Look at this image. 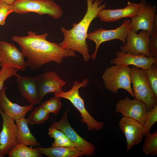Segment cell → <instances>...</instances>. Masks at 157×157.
Segmentation results:
<instances>
[{
  "label": "cell",
  "mask_w": 157,
  "mask_h": 157,
  "mask_svg": "<svg viewBox=\"0 0 157 157\" xmlns=\"http://www.w3.org/2000/svg\"><path fill=\"white\" fill-rule=\"evenodd\" d=\"M27 34V36L14 35L12 39L19 45L24 56L28 58L27 66L32 70H37L42 65L51 62L60 64L65 58L77 56L74 51L47 40V33L38 35L36 32L28 31Z\"/></svg>",
  "instance_id": "1"
},
{
  "label": "cell",
  "mask_w": 157,
  "mask_h": 157,
  "mask_svg": "<svg viewBox=\"0 0 157 157\" xmlns=\"http://www.w3.org/2000/svg\"><path fill=\"white\" fill-rule=\"evenodd\" d=\"M87 10L82 20L78 23H74L72 28L67 30L63 27L61 30L64 38L59 44L61 47L76 51L80 53L85 61L91 58L86 41L88 30L92 21L98 17L100 11L106 7V4L101 5L102 0H86Z\"/></svg>",
  "instance_id": "2"
},
{
  "label": "cell",
  "mask_w": 157,
  "mask_h": 157,
  "mask_svg": "<svg viewBox=\"0 0 157 157\" xmlns=\"http://www.w3.org/2000/svg\"><path fill=\"white\" fill-rule=\"evenodd\" d=\"M89 81V80L87 78H84L81 82L76 81L69 91L54 94L60 98H65L70 101L80 113L82 118L81 122L86 124L89 131H93L95 130L99 131L103 128L104 123L97 121L90 115L85 108L84 100L79 92V89L81 87H86Z\"/></svg>",
  "instance_id": "3"
},
{
  "label": "cell",
  "mask_w": 157,
  "mask_h": 157,
  "mask_svg": "<svg viewBox=\"0 0 157 157\" xmlns=\"http://www.w3.org/2000/svg\"><path fill=\"white\" fill-rule=\"evenodd\" d=\"M131 70L128 66L125 65H115L106 68L102 76L105 88L115 94L119 89H123L134 97L131 85Z\"/></svg>",
  "instance_id": "4"
},
{
  "label": "cell",
  "mask_w": 157,
  "mask_h": 157,
  "mask_svg": "<svg viewBox=\"0 0 157 157\" xmlns=\"http://www.w3.org/2000/svg\"><path fill=\"white\" fill-rule=\"evenodd\" d=\"M12 6L14 12L19 14L31 12L58 19L63 14L61 7L53 0H17Z\"/></svg>",
  "instance_id": "5"
},
{
  "label": "cell",
  "mask_w": 157,
  "mask_h": 157,
  "mask_svg": "<svg viewBox=\"0 0 157 157\" xmlns=\"http://www.w3.org/2000/svg\"><path fill=\"white\" fill-rule=\"evenodd\" d=\"M130 74L134 97L145 104L147 112L151 110L157 106V98L150 86L145 70L132 65Z\"/></svg>",
  "instance_id": "6"
},
{
  "label": "cell",
  "mask_w": 157,
  "mask_h": 157,
  "mask_svg": "<svg viewBox=\"0 0 157 157\" xmlns=\"http://www.w3.org/2000/svg\"><path fill=\"white\" fill-rule=\"evenodd\" d=\"M131 20L126 19L120 26L111 30H105L102 28L95 30L94 32L88 33L87 38L94 42L95 49L93 53L90 55L92 60L95 59L99 47L103 42L113 40H119L123 45L126 43V38L129 29Z\"/></svg>",
  "instance_id": "7"
},
{
  "label": "cell",
  "mask_w": 157,
  "mask_h": 157,
  "mask_svg": "<svg viewBox=\"0 0 157 157\" xmlns=\"http://www.w3.org/2000/svg\"><path fill=\"white\" fill-rule=\"evenodd\" d=\"M69 110L67 109L65 111L59 121H53L51 126L62 131L84 155L93 156L95 152V146L82 138L71 126L67 118Z\"/></svg>",
  "instance_id": "8"
},
{
  "label": "cell",
  "mask_w": 157,
  "mask_h": 157,
  "mask_svg": "<svg viewBox=\"0 0 157 157\" xmlns=\"http://www.w3.org/2000/svg\"><path fill=\"white\" fill-rule=\"evenodd\" d=\"M115 112L120 113L123 117L135 119L143 126L147 110L146 105L143 101L135 98L132 100L126 97L117 102Z\"/></svg>",
  "instance_id": "9"
},
{
  "label": "cell",
  "mask_w": 157,
  "mask_h": 157,
  "mask_svg": "<svg viewBox=\"0 0 157 157\" xmlns=\"http://www.w3.org/2000/svg\"><path fill=\"white\" fill-rule=\"evenodd\" d=\"M138 14L131 18L129 29L136 33L142 30L148 32L150 35L152 30L155 19L157 15L156 7L147 3L145 0H141Z\"/></svg>",
  "instance_id": "10"
},
{
  "label": "cell",
  "mask_w": 157,
  "mask_h": 157,
  "mask_svg": "<svg viewBox=\"0 0 157 157\" xmlns=\"http://www.w3.org/2000/svg\"><path fill=\"white\" fill-rule=\"evenodd\" d=\"M0 114L3 119L0 132V156L3 157L18 144L17 127L14 120L4 113L0 106Z\"/></svg>",
  "instance_id": "11"
},
{
  "label": "cell",
  "mask_w": 157,
  "mask_h": 157,
  "mask_svg": "<svg viewBox=\"0 0 157 157\" xmlns=\"http://www.w3.org/2000/svg\"><path fill=\"white\" fill-rule=\"evenodd\" d=\"M24 57L14 45L0 41V65L2 68H14L24 71L26 69Z\"/></svg>",
  "instance_id": "12"
},
{
  "label": "cell",
  "mask_w": 157,
  "mask_h": 157,
  "mask_svg": "<svg viewBox=\"0 0 157 157\" xmlns=\"http://www.w3.org/2000/svg\"><path fill=\"white\" fill-rule=\"evenodd\" d=\"M150 35L146 31L142 30L137 34L129 29L125 45L121 46V51L126 53L129 52L134 55L142 54L151 57L148 48Z\"/></svg>",
  "instance_id": "13"
},
{
  "label": "cell",
  "mask_w": 157,
  "mask_h": 157,
  "mask_svg": "<svg viewBox=\"0 0 157 157\" xmlns=\"http://www.w3.org/2000/svg\"><path fill=\"white\" fill-rule=\"evenodd\" d=\"M119 125L126 138V151L140 143L145 135L143 126L133 119L123 117L119 121Z\"/></svg>",
  "instance_id": "14"
},
{
  "label": "cell",
  "mask_w": 157,
  "mask_h": 157,
  "mask_svg": "<svg viewBox=\"0 0 157 157\" xmlns=\"http://www.w3.org/2000/svg\"><path fill=\"white\" fill-rule=\"evenodd\" d=\"M38 84L39 98L41 101L47 94L60 93L66 84L55 72L50 71L40 74L36 76Z\"/></svg>",
  "instance_id": "15"
},
{
  "label": "cell",
  "mask_w": 157,
  "mask_h": 157,
  "mask_svg": "<svg viewBox=\"0 0 157 157\" xmlns=\"http://www.w3.org/2000/svg\"><path fill=\"white\" fill-rule=\"evenodd\" d=\"M115 56L116 57L110 61L111 63L118 65H132L144 70L157 62V58L146 57L142 54L134 55L129 52L124 53L117 51Z\"/></svg>",
  "instance_id": "16"
},
{
  "label": "cell",
  "mask_w": 157,
  "mask_h": 157,
  "mask_svg": "<svg viewBox=\"0 0 157 157\" xmlns=\"http://www.w3.org/2000/svg\"><path fill=\"white\" fill-rule=\"evenodd\" d=\"M140 3H137L128 1L124 8L116 9H103L99 13L98 17L103 22H114L125 17L131 18L139 13Z\"/></svg>",
  "instance_id": "17"
},
{
  "label": "cell",
  "mask_w": 157,
  "mask_h": 157,
  "mask_svg": "<svg viewBox=\"0 0 157 157\" xmlns=\"http://www.w3.org/2000/svg\"><path fill=\"white\" fill-rule=\"evenodd\" d=\"M17 83L19 91L31 104L33 106L41 102L38 94L36 77L23 76L17 74Z\"/></svg>",
  "instance_id": "18"
},
{
  "label": "cell",
  "mask_w": 157,
  "mask_h": 157,
  "mask_svg": "<svg viewBox=\"0 0 157 157\" xmlns=\"http://www.w3.org/2000/svg\"><path fill=\"white\" fill-rule=\"evenodd\" d=\"M6 88L4 86L0 92V106L4 113L14 121L24 117L28 112L34 108L30 104L22 106L11 101L6 94Z\"/></svg>",
  "instance_id": "19"
},
{
  "label": "cell",
  "mask_w": 157,
  "mask_h": 157,
  "mask_svg": "<svg viewBox=\"0 0 157 157\" xmlns=\"http://www.w3.org/2000/svg\"><path fill=\"white\" fill-rule=\"evenodd\" d=\"M42 154L49 157H78L84 155L76 147H34Z\"/></svg>",
  "instance_id": "20"
},
{
  "label": "cell",
  "mask_w": 157,
  "mask_h": 157,
  "mask_svg": "<svg viewBox=\"0 0 157 157\" xmlns=\"http://www.w3.org/2000/svg\"><path fill=\"white\" fill-rule=\"evenodd\" d=\"M17 127V142L27 146L34 147L40 144L31 132L27 119L24 117L15 121Z\"/></svg>",
  "instance_id": "21"
},
{
  "label": "cell",
  "mask_w": 157,
  "mask_h": 157,
  "mask_svg": "<svg viewBox=\"0 0 157 157\" xmlns=\"http://www.w3.org/2000/svg\"><path fill=\"white\" fill-rule=\"evenodd\" d=\"M9 157H40L42 154L36 149L22 144H17L8 153Z\"/></svg>",
  "instance_id": "22"
},
{
  "label": "cell",
  "mask_w": 157,
  "mask_h": 157,
  "mask_svg": "<svg viewBox=\"0 0 157 157\" xmlns=\"http://www.w3.org/2000/svg\"><path fill=\"white\" fill-rule=\"evenodd\" d=\"M49 114L41 105L36 107L26 119L28 124L31 125L43 124L49 118Z\"/></svg>",
  "instance_id": "23"
},
{
  "label": "cell",
  "mask_w": 157,
  "mask_h": 157,
  "mask_svg": "<svg viewBox=\"0 0 157 157\" xmlns=\"http://www.w3.org/2000/svg\"><path fill=\"white\" fill-rule=\"evenodd\" d=\"M145 136L143 151L147 155L155 156L157 154V131Z\"/></svg>",
  "instance_id": "24"
},
{
  "label": "cell",
  "mask_w": 157,
  "mask_h": 157,
  "mask_svg": "<svg viewBox=\"0 0 157 157\" xmlns=\"http://www.w3.org/2000/svg\"><path fill=\"white\" fill-rule=\"evenodd\" d=\"M146 74L152 91L157 98V63L153 64L145 70Z\"/></svg>",
  "instance_id": "25"
},
{
  "label": "cell",
  "mask_w": 157,
  "mask_h": 157,
  "mask_svg": "<svg viewBox=\"0 0 157 157\" xmlns=\"http://www.w3.org/2000/svg\"><path fill=\"white\" fill-rule=\"evenodd\" d=\"M60 98L55 95L54 97L42 103L41 105L49 113L57 114L62 107Z\"/></svg>",
  "instance_id": "26"
},
{
  "label": "cell",
  "mask_w": 157,
  "mask_h": 157,
  "mask_svg": "<svg viewBox=\"0 0 157 157\" xmlns=\"http://www.w3.org/2000/svg\"><path fill=\"white\" fill-rule=\"evenodd\" d=\"M148 48L150 57L157 58V15L155 17L150 36Z\"/></svg>",
  "instance_id": "27"
},
{
  "label": "cell",
  "mask_w": 157,
  "mask_h": 157,
  "mask_svg": "<svg viewBox=\"0 0 157 157\" xmlns=\"http://www.w3.org/2000/svg\"><path fill=\"white\" fill-rule=\"evenodd\" d=\"M157 122V106L152 110L147 112L145 122L143 125L145 130V135L150 133L152 126Z\"/></svg>",
  "instance_id": "28"
},
{
  "label": "cell",
  "mask_w": 157,
  "mask_h": 157,
  "mask_svg": "<svg viewBox=\"0 0 157 157\" xmlns=\"http://www.w3.org/2000/svg\"><path fill=\"white\" fill-rule=\"evenodd\" d=\"M18 70L14 68H2L0 71V92L4 87L5 82L14 76H16Z\"/></svg>",
  "instance_id": "29"
},
{
  "label": "cell",
  "mask_w": 157,
  "mask_h": 157,
  "mask_svg": "<svg viewBox=\"0 0 157 157\" xmlns=\"http://www.w3.org/2000/svg\"><path fill=\"white\" fill-rule=\"evenodd\" d=\"M13 12L14 11L12 5L0 0V25H4L7 16Z\"/></svg>",
  "instance_id": "30"
},
{
  "label": "cell",
  "mask_w": 157,
  "mask_h": 157,
  "mask_svg": "<svg viewBox=\"0 0 157 157\" xmlns=\"http://www.w3.org/2000/svg\"><path fill=\"white\" fill-rule=\"evenodd\" d=\"M67 146L76 147V145L67 136L55 139L52 145V147Z\"/></svg>",
  "instance_id": "31"
},
{
  "label": "cell",
  "mask_w": 157,
  "mask_h": 157,
  "mask_svg": "<svg viewBox=\"0 0 157 157\" xmlns=\"http://www.w3.org/2000/svg\"><path fill=\"white\" fill-rule=\"evenodd\" d=\"M48 131V134L50 137L54 139L66 136L62 131L51 126L49 128Z\"/></svg>",
  "instance_id": "32"
},
{
  "label": "cell",
  "mask_w": 157,
  "mask_h": 157,
  "mask_svg": "<svg viewBox=\"0 0 157 157\" xmlns=\"http://www.w3.org/2000/svg\"><path fill=\"white\" fill-rule=\"evenodd\" d=\"M1 0L4 1L9 4L12 5L13 3L17 0Z\"/></svg>",
  "instance_id": "33"
},
{
  "label": "cell",
  "mask_w": 157,
  "mask_h": 157,
  "mask_svg": "<svg viewBox=\"0 0 157 157\" xmlns=\"http://www.w3.org/2000/svg\"><path fill=\"white\" fill-rule=\"evenodd\" d=\"M0 157H1L0 156Z\"/></svg>",
  "instance_id": "34"
}]
</instances>
